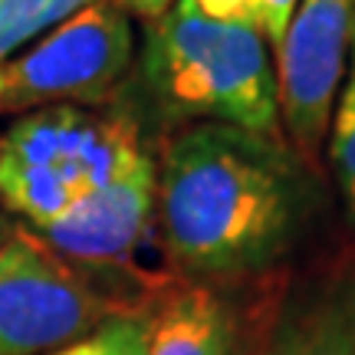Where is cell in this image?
I'll return each mask as SVG.
<instances>
[{"label": "cell", "mask_w": 355, "mask_h": 355, "mask_svg": "<svg viewBox=\"0 0 355 355\" xmlns=\"http://www.w3.org/2000/svg\"><path fill=\"white\" fill-rule=\"evenodd\" d=\"M155 207L181 270L250 277L290 254L309 217V181L279 139L201 122L165 148Z\"/></svg>", "instance_id": "1"}, {"label": "cell", "mask_w": 355, "mask_h": 355, "mask_svg": "<svg viewBox=\"0 0 355 355\" xmlns=\"http://www.w3.org/2000/svg\"><path fill=\"white\" fill-rule=\"evenodd\" d=\"M0 96H3V66H0Z\"/></svg>", "instance_id": "16"}, {"label": "cell", "mask_w": 355, "mask_h": 355, "mask_svg": "<svg viewBox=\"0 0 355 355\" xmlns=\"http://www.w3.org/2000/svg\"><path fill=\"white\" fill-rule=\"evenodd\" d=\"M145 355H247L243 322L220 293L191 283L148 319Z\"/></svg>", "instance_id": "9"}, {"label": "cell", "mask_w": 355, "mask_h": 355, "mask_svg": "<svg viewBox=\"0 0 355 355\" xmlns=\"http://www.w3.org/2000/svg\"><path fill=\"white\" fill-rule=\"evenodd\" d=\"M155 198L158 171L148 152L139 148L102 188L40 230V237L69 266H125L148 234Z\"/></svg>", "instance_id": "7"}, {"label": "cell", "mask_w": 355, "mask_h": 355, "mask_svg": "<svg viewBox=\"0 0 355 355\" xmlns=\"http://www.w3.org/2000/svg\"><path fill=\"white\" fill-rule=\"evenodd\" d=\"M293 10H296V0H254V24L266 37V43L273 46V53L283 43Z\"/></svg>", "instance_id": "13"}, {"label": "cell", "mask_w": 355, "mask_h": 355, "mask_svg": "<svg viewBox=\"0 0 355 355\" xmlns=\"http://www.w3.org/2000/svg\"><path fill=\"white\" fill-rule=\"evenodd\" d=\"M141 148L125 115L53 105L0 132V201L37 230L102 188Z\"/></svg>", "instance_id": "3"}, {"label": "cell", "mask_w": 355, "mask_h": 355, "mask_svg": "<svg viewBox=\"0 0 355 355\" xmlns=\"http://www.w3.org/2000/svg\"><path fill=\"white\" fill-rule=\"evenodd\" d=\"M96 0H0V60Z\"/></svg>", "instance_id": "10"}, {"label": "cell", "mask_w": 355, "mask_h": 355, "mask_svg": "<svg viewBox=\"0 0 355 355\" xmlns=\"http://www.w3.org/2000/svg\"><path fill=\"white\" fill-rule=\"evenodd\" d=\"M329 162L336 171V181H339V191H343L345 211L355 220V37L343 89H339L329 122Z\"/></svg>", "instance_id": "11"}, {"label": "cell", "mask_w": 355, "mask_h": 355, "mask_svg": "<svg viewBox=\"0 0 355 355\" xmlns=\"http://www.w3.org/2000/svg\"><path fill=\"white\" fill-rule=\"evenodd\" d=\"M0 247H3V227H0Z\"/></svg>", "instance_id": "17"}, {"label": "cell", "mask_w": 355, "mask_h": 355, "mask_svg": "<svg viewBox=\"0 0 355 355\" xmlns=\"http://www.w3.org/2000/svg\"><path fill=\"white\" fill-rule=\"evenodd\" d=\"M139 355H145V349H141V352H139Z\"/></svg>", "instance_id": "18"}, {"label": "cell", "mask_w": 355, "mask_h": 355, "mask_svg": "<svg viewBox=\"0 0 355 355\" xmlns=\"http://www.w3.org/2000/svg\"><path fill=\"white\" fill-rule=\"evenodd\" d=\"M132 20L115 0H96L56 24L3 66L0 109L20 112L33 105L105 102L132 63Z\"/></svg>", "instance_id": "4"}, {"label": "cell", "mask_w": 355, "mask_h": 355, "mask_svg": "<svg viewBox=\"0 0 355 355\" xmlns=\"http://www.w3.org/2000/svg\"><path fill=\"white\" fill-rule=\"evenodd\" d=\"M355 37V0H296L277 46L279 119L296 148L316 162L329 135Z\"/></svg>", "instance_id": "6"}, {"label": "cell", "mask_w": 355, "mask_h": 355, "mask_svg": "<svg viewBox=\"0 0 355 355\" xmlns=\"http://www.w3.org/2000/svg\"><path fill=\"white\" fill-rule=\"evenodd\" d=\"M191 3H194L204 17H211V20L254 24V0H191Z\"/></svg>", "instance_id": "14"}, {"label": "cell", "mask_w": 355, "mask_h": 355, "mask_svg": "<svg viewBox=\"0 0 355 355\" xmlns=\"http://www.w3.org/2000/svg\"><path fill=\"white\" fill-rule=\"evenodd\" d=\"M141 76L165 112L279 139L277 60L254 24L211 20L175 0L148 20Z\"/></svg>", "instance_id": "2"}, {"label": "cell", "mask_w": 355, "mask_h": 355, "mask_svg": "<svg viewBox=\"0 0 355 355\" xmlns=\"http://www.w3.org/2000/svg\"><path fill=\"white\" fill-rule=\"evenodd\" d=\"M115 313L43 241L17 230L0 247V355H50Z\"/></svg>", "instance_id": "5"}, {"label": "cell", "mask_w": 355, "mask_h": 355, "mask_svg": "<svg viewBox=\"0 0 355 355\" xmlns=\"http://www.w3.org/2000/svg\"><path fill=\"white\" fill-rule=\"evenodd\" d=\"M145 345H148V319L122 313L102 322L86 339L69 343L50 355H139Z\"/></svg>", "instance_id": "12"}, {"label": "cell", "mask_w": 355, "mask_h": 355, "mask_svg": "<svg viewBox=\"0 0 355 355\" xmlns=\"http://www.w3.org/2000/svg\"><path fill=\"white\" fill-rule=\"evenodd\" d=\"M125 13H135V17H145V20H155L165 10H171L175 0H115Z\"/></svg>", "instance_id": "15"}, {"label": "cell", "mask_w": 355, "mask_h": 355, "mask_svg": "<svg viewBox=\"0 0 355 355\" xmlns=\"http://www.w3.org/2000/svg\"><path fill=\"white\" fill-rule=\"evenodd\" d=\"M260 355H355V260L293 293Z\"/></svg>", "instance_id": "8"}]
</instances>
